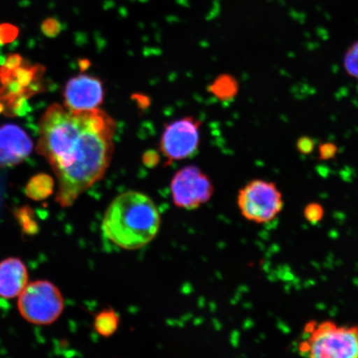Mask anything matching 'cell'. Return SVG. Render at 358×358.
<instances>
[{
	"instance_id": "cell-10",
	"label": "cell",
	"mask_w": 358,
	"mask_h": 358,
	"mask_svg": "<svg viewBox=\"0 0 358 358\" xmlns=\"http://www.w3.org/2000/svg\"><path fill=\"white\" fill-rule=\"evenodd\" d=\"M28 280V271L20 259L11 257L0 262V297L10 299L20 296Z\"/></svg>"
},
{
	"instance_id": "cell-13",
	"label": "cell",
	"mask_w": 358,
	"mask_h": 358,
	"mask_svg": "<svg viewBox=\"0 0 358 358\" xmlns=\"http://www.w3.org/2000/svg\"><path fill=\"white\" fill-rule=\"evenodd\" d=\"M213 92L220 99H230L237 92L236 80L229 76H222L213 85Z\"/></svg>"
},
{
	"instance_id": "cell-17",
	"label": "cell",
	"mask_w": 358,
	"mask_h": 358,
	"mask_svg": "<svg viewBox=\"0 0 358 358\" xmlns=\"http://www.w3.org/2000/svg\"><path fill=\"white\" fill-rule=\"evenodd\" d=\"M345 69L352 77L358 78V57L351 50L345 56Z\"/></svg>"
},
{
	"instance_id": "cell-14",
	"label": "cell",
	"mask_w": 358,
	"mask_h": 358,
	"mask_svg": "<svg viewBox=\"0 0 358 358\" xmlns=\"http://www.w3.org/2000/svg\"><path fill=\"white\" fill-rule=\"evenodd\" d=\"M19 34L20 29L17 26L8 22L0 24V46L15 41Z\"/></svg>"
},
{
	"instance_id": "cell-8",
	"label": "cell",
	"mask_w": 358,
	"mask_h": 358,
	"mask_svg": "<svg viewBox=\"0 0 358 358\" xmlns=\"http://www.w3.org/2000/svg\"><path fill=\"white\" fill-rule=\"evenodd\" d=\"M105 90L99 78L79 74L66 83L64 91V106L71 111L97 109L104 101Z\"/></svg>"
},
{
	"instance_id": "cell-1",
	"label": "cell",
	"mask_w": 358,
	"mask_h": 358,
	"mask_svg": "<svg viewBox=\"0 0 358 358\" xmlns=\"http://www.w3.org/2000/svg\"><path fill=\"white\" fill-rule=\"evenodd\" d=\"M115 131V120L99 108L71 111L55 103L45 111L39 122L37 152L55 173L56 201L61 207L73 206L105 176Z\"/></svg>"
},
{
	"instance_id": "cell-11",
	"label": "cell",
	"mask_w": 358,
	"mask_h": 358,
	"mask_svg": "<svg viewBox=\"0 0 358 358\" xmlns=\"http://www.w3.org/2000/svg\"><path fill=\"white\" fill-rule=\"evenodd\" d=\"M55 180L46 173H38L30 179L26 187L27 195L34 200H43L52 194Z\"/></svg>"
},
{
	"instance_id": "cell-6",
	"label": "cell",
	"mask_w": 358,
	"mask_h": 358,
	"mask_svg": "<svg viewBox=\"0 0 358 358\" xmlns=\"http://www.w3.org/2000/svg\"><path fill=\"white\" fill-rule=\"evenodd\" d=\"M170 189L173 204L185 210L199 208L213 194L211 179L194 165L182 168L174 174Z\"/></svg>"
},
{
	"instance_id": "cell-19",
	"label": "cell",
	"mask_w": 358,
	"mask_h": 358,
	"mask_svg": "<svg viewBox=\"0 0 358 358\" xmlns=\"http://www.w3.org/2000/svg\"><path fill=\"white\" fill-rule=\"evenodd\" d=\"M336 148L332 145H325L321 148V156L323 159H330L335 155Z\"/></svg>"
},
{
	"instance_id": "cell-15",
	"label": "cell",
	"mask_w": 358,
	"mask_h": 358,
	"mask_svg": "<svg viewBox=\"0 0 358 358\" xmlns=\"http://www.w3.org/2000/svg\"><path fill=\"white\" fill-rule=\"evenodd\" d=\"M303 214L308 222L311 224H317L324 218V209L323 206L320 203H312L306 206Z\"/></svg>"
},
{
	"instance_id": "cell-12",
	"label": "cell",
	"mask_w": 358,
	"mask_h": 358,
	"mask_svg": "<svg viewBox=\"0 0 358 358\" xmlns=\"http://www.w3.org/2000/svg\"><path fill=\"white\" fill-rule=\"evenodd\" d=\"M120 317L113 308L101 311L94 321V329L104 338H110L117 331Z\"/></svg>"
},
{
	"instance_id": "cell-7",
	"label": "cell",
	"mask_w": 358,
	"mask_h": 358,
	"mask_svg": "<svg viewBox=\"0 0 358 358\" xmlns=\"http://www.w3.org/2000/svg\"><path fill=\"white\" fill-rule=\"evenodd\" d=\"M200 127V120L192 116L174 120L165 127L159 149L169 163L189 158L198 151Z\"/></svg>"
},
{
	"instance_id": "cell-3",
	"label": "cell",
	"mask_w": 358,
	"mask_h": 358,
	"mask_svg": "<svg viewBox=\"0 0 358 358\" xmlns=\"http://www.w3.org/2000/svg\"><path fill=\"white\" fill-rule=\"evenodd\" d=\"M299 350L316 358H358V327L338 326L332 322L313 325Z\"/></svg>"
},
{
	"instance_id": "cell-5",
	"label": "cell",
	"mask_w": 358,
	"mask_h": 358,
	"mask_svg": "<svg viewBox=\"0 0 358 358\" xmlns=\"http://www.w3.org/2000/svg\"><path fill=\"white\" fill-rule=\"evenodd\" d=\"M237 203L243 216L256 223L270 222L284 207L283 196L274 182L256 179L239 192Z\"/></svg>"
},
{
	"instance_id": "cell-9",
	"label": "cell",
	"mask_w": 358,
	"mask_h": 358,
	"mask_svg": "<svg viewBox=\"0 0 358 358\" xmlns=\"http://www.w3.org/2000/svg\"><path fill=\"white\" fill-rule=\"evenodd\" d=\"M34 143L19 125L0 127V167H13L24 162L32 153Z\"/></svg>"
},
{
	"instance_id": "cell-16",
	"label": "cell",
	"mask_w": 358,
	"mask_h": 358,
	"mask_svg": "<svg viewBox=\"0 0 358 358\" xmlns=\"http://www.w3.org/2000/svg\"><path fill=\"white\" fill-rule=\"evenodd\" d=\"M62 29L61 22L55 17H48L41 24V31L48 38H55L60 34Z\"/></svg>"
},
{
	"instance_id": "cell-4",
	"label": "cell",
	"mask_w": 358,
	"mask_h": 358,
	"mask_svg": "<svg viewBox=\"0 0 358 358\" xmlns=\"http://www.w3.org/2000/svg\"><path fill=\"white\" fill-rule=\"evenodd\" d=\"M17 308L20 315L35 325H50L62 315L64 299L59 289L48 280L27 285L20 294Z\"/></svg>"
},
{
	"instance_id": "cell-2",
	"label": "cell",
	"mask_w": 358,
	"mask_h": 358,
	"mask_svg": "<svg viewBox=\"0 0 358 358\" xmlns=\"http://www.w3.org/2000/svg\"><path fill=\"white\" fill-rule=\"evenodd\" d=\"M161 217L155 201L137 191H127L111 201L103 217V234L127 250L145 248L158 235Z\"/></svg>"
},
{
	"instance_id": "cell-18",
	"label": "cell",
	"mask_w": 358,
	"mask_h": 358,
	"mask_svg": "<svg viewBox=\"0 0 358 358\" xmlns=\"http://www.w3.org/2000/svg\"><path fill=\"white\" fill-rule=\"evenodd\" d=\"M24 62V58L19 53H10L4 58L1 65L6 66L10 69H15L21 66Z\"/></svg>"
},
{
	"instance_id": "cell-20",
	"label": "cell",
	"mask_w": 358,
	"mask_h": 358,
	"mask_svg": "<svg viewBox=\"0 0 358 358\" xmlns=\"http://www.w3.org/2000/svg\"><path fill=\"white\" fill-rule=\"evenodd\" d=\"M350 50L355 53V55L358 57V41L352 45Z\"/></svg>"
}]
</instances>
